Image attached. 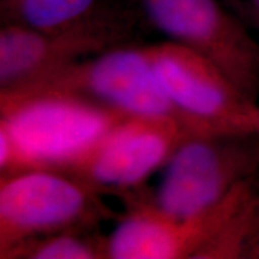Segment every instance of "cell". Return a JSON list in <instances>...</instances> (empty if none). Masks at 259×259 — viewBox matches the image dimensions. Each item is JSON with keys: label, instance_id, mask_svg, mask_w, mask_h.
Returning a JSON list of instances; mask_svg holds the SVG:
<instances>
[{"label": "cell", "instance_id": "6da1fadb", "mask_svg": "<svg viewBox=\"0 0 259 259\" xmlns=\"http://www.w3.org/2000/svg\"><path fill=\"white\" fill-rule=\"evenodd\" d=\"M0 95V128L12 145V163L6 174L30 168L70 170L127 116L63 90L34 89Z\"/></svg>", "mask_w": 259, "mask_h": 259}, {"label": "cell", "instance_id": "7a4b0ae2", "mask_svg": "<svg viewBox=\"0 0 259 259\" xmlns=\"http://www.w3.org/2000/svg\"><path fill=\"white\" fill-rule=\"evenodd\" d=\"M259 135H191L168 161L147 203L176 220L212 209L259 169Z\"/></svg>", "mask_w": 259, "mask_h": 259}, {"label": "cell", "instance_id": "3957f363", "mask_svg": "<svg viewBox=\"0 0 259 259\" xmlns=\"http://www.w3.org/2000/svg\"><path fill=\"white\" fill-rule=\"evenodd\" d=\"M97 191L69 171L30 168L0 179V257L27 242L83 228L101 216Z\"/></svg>", "mask_w": 259, "mask_h": 259}, {"label": "cell", "instance_id": "277c9868", "mask_svg": "<svg viewBox=\"0 0 259 259\" xmlns=\"http://www.w3.org/2000/svg\"><path fill=\"white\" fill-rule=\"evenodd\" d=\"M171 105L196 135H258L257 102L211 61L168 41L148 47Z\"/></svg>", "mask_w": 259, "mask_h": 259}, {"label": "cell", "instance_id": "5b68a950", "mask_svg": "<svg viewBox=\"0 0 259 259\" xmlns=\"http://www.w3.org/2000/svg\"><path fill=\"white\" fill-rule=\"evenodd\" d=\"M34 89L78 94L127 116L174 120L190 130L168 99L148 47L103 51L93 59L67 65L42 82L22 90Z\"/></svg>", "mask_w": 259, "mask_h": 259}, {"label": "cell", "instance_id": "8992f818", "mask_svg": "<svg viewBox=\"0 0 259 259\" xmlns=\"http://www.w3.org/2000/svg\"><path fill=\"white\" fill-rule=\"evenodd\" d=\"M149 19L170 41L215 64L253 102L259 96V46L218 0H143Z\"/></svg>", "mask_w": 259, "mask_h": 259}, {"label": "cell", "instance_id": "52a82bcc", "mask_svg": "<svg viewBox=\"0 0 259 259\" xmlns=\"http://www.w3.org/2000/svg\"><path fill=\"white\" fill-rule=\"evenodd\" d=\"M191 135L196 134L174 120L125 116L67 171L97 192L136 189Z\"/></svg>", "mask_w": 259, "mask_h": 259}, {"label": "cell", "instance_id": "ba28073f", "mask_svg": "<svg viewBox=\"0 0 259 259\" xmlns=\"http://www.w3.org/2000/svg\"><path fill=\"white\" fill-rule=\"evenodd\" d=\"M246 198L245 191L238 187L212 209L187 220L169 218L149 203L139 202L105 238V258H200Z\"/></svg>", "mask_w": 259, "mask_h": 259}, {"label": "cell", "instance_id": "9c48e42d", "mask_svg": "<svg viewBox=\"0 0 259 259\" xmlns=\"http://www.w3.org/2000/svg\"><path fill=\"white\" fill-rule=\"evenodd\" d=\"M108 42L105 29L83 25L73 30L48 34L19 24L0 32L2 93L30 88L89 52Z\"/></svg>", "mask_w": 259, "mask_h": 259}, {"label": "cell", "instance_id": "30bf717a", "mask_svg": "<svg viewBox=\"0 0 259 259\" xmlns=\"http://www.w3.org/2000/svg\"><path fill=\"white\" fill-rule=\"evenodd\" d=\"M97 0H5L15 24L58 34L85 25L87 15Z\"/></svg>", "mask_w": 259, "mask_h": 259}, {"label": "cell", "instance_id": "8fae6325", "mask_svg": "<svg viewBox=\"0 0 259 259\" xmlns=\"http://www.w3.org/2000/svg\"><path fill=\"white\" fill-rule=\"evenodd\" d=\"M83 228L67 229L27 242L12 258L29 259H96L105 258L102 240L84 235Z\"/></svg>", "mask_w": 259, "mask_h": 259}, {"label": "cell", "instance_id": "7c38bea8", "mask_svg": "<svg viewBox=\"0 0 259 259\" xmlns=\"http://www.w3.org/2000/svg\"><path fill=\"white\" fill-rule=\"evenodd\" d=\"M247 258H255L259 259V234L255 238V240L252 245L250 252H248V257Z\"/></svg>", "mask_w": 259, "mask_h": 259}, {"label": "cell", "instance_id": "4fadbf2b", "mask_svg": "<svg viewBox=\"0 0 259 259\" xmlns=\"http://www.w3.org/2000/svg\"><path fill=\"white\" fill-rule=\"evenodd\" d=\"M257 134L259 135V108H258V118H257Z\"/></svg>", "mask_w": 259, "mask_h": 259}, {"label": "cell", "instance_id": "5bb4252c", "mask_svg": "<svg viewBox=\"0 0 259 259\" xmlns=\"http://www.w3.org/2000/svg\"><path fill=\"white\" fill-rule=\"evenodd\" d=\"M254 5H255V8H257L258 12H259V0H254Z\"/></svg>", "mask_w": 259, "mask_h": 259}]
</instances>
